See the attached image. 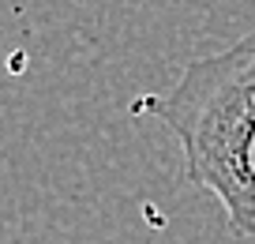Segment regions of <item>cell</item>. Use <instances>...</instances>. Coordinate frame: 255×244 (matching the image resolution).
<instances>
[{
  "label": "cell",
  "instance_id": "cell-1",
  "mask_svg": "<svg viewBox=\"0 0 255 244\" xmlns=\"http://www.w3.org/2000/svg\"><path fill=\"white\" fill-rule=\"evenodd\" d=\"M146 109L176 135L184 177L225 207L229 229L255 233V30L191 60Z\"/></svg>",
  "mask_w": 255,
  "mask_h": 244
}]
</instances>
